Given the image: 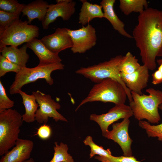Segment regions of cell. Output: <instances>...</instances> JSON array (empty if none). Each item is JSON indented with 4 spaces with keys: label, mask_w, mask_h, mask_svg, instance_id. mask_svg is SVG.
Returning a JSON list of instances; mask_svg holds the SVG:
<instances>
[{
    "label": "cell",
    "mask_w": 162,
    "mask_h": 162,
    "mask_svg": "<svg viewBox=\"0 0 162 162\" xmlns=\"http://www.w3.org/2000/svg\"><path fill=\"white\" fill-rule=\"evenodd\" d=\"M83 142L85 145L89 146L90 147V158H92L96 154L106 157H110L112 155L110 149L105 150L102 146L96 145L93 142L91 136H87L83 140Z\"/></svg>",
    "instance_id": "cell-26"
},
{
    "label": "cell",
    "mask_w": 162,
    "mask_h": 162,
    "mask_svg": "<svg viewBox=\"0 0 162 162\" xmlns=\"http://www.w3.org/2000/svg\"><path fill=\"white\" fill-rule=\"evenodd\" d=\"M127 98L126 91L121 83L111 78L105 79L94 85L75 111L82 105L89 102L100 101L112 102L115 104H124Z\"/></svg>",
    "instance_id": "cell-4"
},
{
    "label": "cell",
    "mask_w": 162,
    "mask_h": 162,
    "mask_svg": "<svg viewBox=\"0 0 162 162\" xmlns=\"http://www.w3.org/2000/svg\"><path fill=\"white\" fill-rule=\"evenodd\" d=\"M14 104V102L7 96L5 89L0 80V113L11 109Z\"/></svg>",
    "instance_id": "cell-30"
},
{
    "label": "cell",
    "mask_w": 162,
    "mask_h": 162,
    "mask_svg": "<svg viewBox=\"0 0 162 162\" xmlns=\"http://www.w3.org/2000/svg\"><path fill=\"white\" fill-rule=\"evenodd\" d=\"M101 162H108V161H102Z\"/></svg>",
    "instance_id": "cell-36"
},
{
    "label": "cell",
    "mask_w": 162,
    "mask_h": 162,
    "mask_svg": "<svg viewBox=\"0 0 162 162\" xmlns=\"http://www.w3.org/2000/svg\"><path fill=\"white\" fill-rule=\"evenodd\" d=\"M51 134V130L50 127L44 124L41 126L38 129L36 134L41 139L46 140L49 138Z\"/></svg>",
    "instance_id": "cell-32"
},
{
    "label": "cell",
    "mask_w": 162,
    "mask_h": 162,
    "mask_svg": "<svg viewBox=\"0 0 162 162\" xmlns=\"http://www.w3.org/2000/svg\"><path fill=\"white\" fill-rule=\"evenodd\" d=\"M80 1L82 4L79 14V23L84 26L95 18H104L102 8L100 5L91 3L86 0Z\"/></svg>",
    "instance_id": "cell-20"
},
{
    "label": "cell",
    "mask_w": 162,
    "mask_h": 162,
    "mask_svg": "<svg viewBox=\"0 0 162 162\" xmlns=\"http://www.w3.org/2000/svg\"><path fill=\"white\" fill-rule=\"evenodd\" d=\"M146 0H120L119 7L124 14L128 15L133 12H142L148 8Z\"/></svg>",
    "instance_id": "cell-22"
},
{
    "label": "cell",
    "mask_w": 162,
    "mask_h": 162,
    "mask_svg": "<svg viewBox=\"0 0 162 162\" xmlns=\"http://www.w3.org/2000/svg\"><path fill=\"white\" fill-rule=\"evenodd\" d=\"M158 108L162 111V104ZM139 126L145 130L148 137H157L158 140L162 141V123L159 124L151 125L147 121H139Z\"/></svg>",
    "instance_id": "cell-25"
},
{
    "label": "cell",
    "mask_w": 162,
    "mask_h": 162,
    "mask_svg": "<svg viewBox=\"0 0 162 162\" xmlns=\"http://www.w3.org/2000/svg\"><path fill=\"white\" fill-rule=\"evenodd\" d=\"M156 62L159 65L158 70L162 74V58L157 60Z\"/></svg>",
    "instance_id": "cell-34"
},
{
    "label": "cell",
    "mask_w": 162,
    "mask_h": 162,
    "mask_svg": "<svg viewBox=\"0 0 162 162\" xmlns=\"http://www.w3.org/2000/svg\"><path fill=\"white\" fill-rule=\"evenodd\" d=\"M24 162H34L33 159L32 158H30L29 159L27 160Z\"/></svg>",
    "instance_id": "cell-35"
},
{
    "label": "cell",
    "mask_w": 162,
    "mask_h": 162,
    "mask_svg": "<svg viewBox=\"0 0 162 162\" xmlns=\"http://www.w3.org/2000/svg\"><path fill=\"white\" fill-rule=\"evenodd\" d=\"M27 48L26 44L20 48L14 46H5L0 50V52L2 56L23 68L26 67V64L29 57L26 52Z\"/></svg>",
    "instance_id": "cell-19"
},
{
    "label": "cell",
    "mask_w": 162,
    "mask_h": 162,
    "mask_svg": "<svg viewBox=\"0 0 162 162\" xmlns=\"http://www.w3.org/2000/svg\"><path fill=\"white\" fill-rule=\"evenodd\" d=\"M130 123L129 118H125L120 122L113 123L112 130H109L104 136L117 143L125 156H132V155L131 147L133 141L128 132Z\"/></svg>",
    "instance_id": "cell-11"
},
{
    "label": "cell",
    "mask_w": 162,
    "mask_h": 162,
    "mask_svg": "<svg viewBox=\"0 0 162 162\" xmlns=\"http://www.w3.org/2000/svg\"><path fill=\"white\" fill-rule=\"evenodd\" d=\"M152 83L154 85L162 83V74L158 70L152 74Z\"/></svg>",
    "instance_id": "cell-33"
},
{
    "label": "cell",
    "mask_w": 162,
    "mask_h": 162,
    "mask_svg": "<svg viewBox=\"0 0 162 162\" xmlns=\"http://www.w3.org/2000/svg\"><path fill=\"white\" fill-rule=\"evenodd\" d=\"M27 46L32 50L39 59L38 65H44L61 62L58 54L49 50L40 40L35 38L27 43Z\"/></svg>",
    "instance_id": "cell-16"
},
{
    "label": "cell",
    "mask_w": 162,
    "mask_h": 162,
    "mask_svg": "<svg viewBox=\"0 0 162 162\" xmlns=\"http://www.w3.org/2000/svg\"><path fill=\"white\" fill-rule=\"evenodd\" d=\"M20 15L0 10V32L6 29L16 20Z\"/></svg>",
    "instance_id": "cell-28"
},
{
    "label": "cell",
    "mask_w": 162,
    "mask_h": 162,
    "mask_svg": "<svg viewBox=\"0 0 162 162\" xmlns=\"http://www.w3.org/2000/svg\"><path fill=\"white\" fill-rule=\"evenodd\" d=\"M141 65L138 60L130 52L124 56L120 66V73L125 74L132 73L136 70Z\"/></svg>",
    "instance_id": "cell-24"
},
{
    "label": "cell",
    "mask_w": 162,
    "mask_h": 162,
    "mask_svg": "<svg viewBox=\"0 0 162 162\" xmlns=\"http://www.w3.org/2000/svg\"><path fill=\"white\" fill-rule=\"evenodd\" d=\"M53 156L49 162H74L72 157L68 152V148L66 144L61 142H54Z\"/></svg>",
    "instance_id": "cell-23"
},
{
    "label": "cell",
    "mask_w": 162,
    "mask_h": 162,
    "mask_svg": "<svg viewBox=\"0 0 162 162\" xmlns=\"http://www.w3.org/2000/svg\"><path fill=\"white\" fill-rule=\"evenodd\" d=\"M132 37L143 65L155 69L156 57H162V10L148 8L139 14Z\"/></svg>",
    "instance_id": "cell-1"
},
{
    "label": "cell",
    "mask_w": 162,
    "mask_h": 162,
    "mask_svg": "<svg viewBox=\"0 0 162 162\" xmlns=\"http://www.w3.org/2000/svg\"><path fill=\"white\" fill-rule=\"evenodd\" d=\"M133 116L130 106L125 104H116L106 113L91 114L90 119L97 122L100 126L102 135L104 136L109 131V126L121 118H129Z\"/></svg>",
    "instance_id": "cell-10"
},
{
    "label": "cell",
    "mask_w": 162,
    "mask_h": 162,
    "mask_svg": "<svg viewBox=\"0 0 162 162\" xmlns=\"http://www.w3.org/2000/svg\"><path fill=\"white\" fill-rule=\"evenodd\" d=\"M148 95H140L131 91L132 100L129 102L133 115L138 120L145 119L152 124H158L160 120L158 109L162 104V91L152 88H147Z\"/></svg>",
    "instance_id": "cell-2"
},
{
    "label": "cell",
    "mask_w": 162,
    "mask_h": 162,
    "mask_svg": "<svg viewBox=\"0 0 162 162\" xmlns=\"http://www.w3.org/2000/svg\"><path fill=\"white\" fill-rule=\"evenodd\" d=\"M18 94L22 97L25 108V113L22 116L23 121L28 123L33 122L35 120V114L38 106L35 96L32 94H28L21 89L19 91Z\"/></svg>",
    "instance_id": "cell-21"
},
{
    "label": "cell",
    "mask_w": 162,
    "mask_h": 162,
    "mask_svg": "<svg viewBox=\"0 0 162 162\" xmlns=\"http://www.w3.org/2000/svg\"><path fill=\"white\" fill-rule=\"evenodd\" d=\"M40 40L49 50L57 54L63 50L71 48L73 46L66 28H58L53 33L44 36Z\"/></svg>",
    "instance_id": "cell-13"
},
{
    "label": "cell",
    "mask_w": 162,
    "mask_h": 162,
    "mask_svg": "<svg viewBox=\"0 0 162 162\" xmlns=\"http://www.w3.org/2000/svg\"><path fill=\"white\" fill-rule=\"evenodd\" d=\"M49 4L43 0H36L26 4L22 12L27 17L29 24L35 19L42 22L45 19Z\"/></svg>",
    "instance_id": "cell-18"
},
{
    "label": "cell",
    "mask_w": 162,
    "mask_h": 162,
    "mask_svg": "<svg viewBox=\"0 0 162 162\" xmlns=\"http://www.w3.org/2000/svg\"><path fill=\"white\" fill-rule=\"evenodd\" d=\"M39 35L38 26L29 24L27 21L18 19L0 32V50L7 45L17 47L38 38Z\"/></svg>",
    "instance_id": "cell-7"
},
{
    "label": "cell",
    "mask_w": 162,
    "mask_h": 162,
    "mask_svg": "<svg viewBox=\"0 0 162 162\" xmlns=\"http://www.w3.org/2000/svg\"><path fill=\"white\" fill-rule=\"evenodd\" d=\"M23 121L22 116L16 110L0 113V156L15 146Z\"/></svg>",
    "instance_id": "cell-5"
},
{
    "label": "cell",
    "mask_w": 162,
    "mask_h": 162,
    "mask_svg": "<svg viewBox=\"0 0 162 162\" xmlns=\"http://www.w3.org/2000/svg\"><path fill=\"white\" fill-rule=\"evenodd\" d=\"M33 147L32 141L19 138L12 149L2 156L0 162H24L30 158Z\"/></svg>",
    "instance_id": "cell-15"
},
{
    "label": "cell",
    "mask_w": 162,
    "mask_h": 162,
    "mask_svg": "<svg viewBox=\"0 0 162 162\" xmlns=\"http://www.w3.org/2000/svg\"><path fill=\"white\" fill-rule=\"evenodd\" d=\"M26 4H20L16 0H0V9L20 15Z\"/></svg>",
    "instance_id": "cell-27"
},
{
    "label": "cell",
    "mask_w": 162,
    "mask_h": 162,
    "mask_svg": "<svg viewBox=\"0 0 162 162\" xmlns=\"http://www.w3.org/2000/svg\"><path fill=\"white\" fill-rule=\"evenodd\" d=\"M73 46L71 50L74 53H82L94 47L96 44L97 37L95 28L89 24L86 26L76 30L68 28Z\"/></svg>",
    "instance_id": "cell-9"
},
{
    "label": "cell",
    "mask_w": 162,
    "mask_h": 162,
    "mask_svg": "<svg viewBox=\"0 0 162 162\" xmlns=\"http://www.w3.org/2000/svg\"><path fill=\"white\" fill-rule=\"evenodd\" d=\"M115 0H103L100 5L103 10L104 18L107 19L114 29L121 35L128 38H133L125 30L124 24L118 17L113 8Z\"/></svg>",
    "instance_id": "cell-17"
},
{
    "label": "cell",
    "mask_w": 162,
    "mask_h": 162,
    "mask_svg": "<svg viewBox=\"0 0 162 162\" xmlns=\"http://www.w3.org/2000/svg\"><path fill=\"white\" fill-rule=\"evenodd\" d=\"M64 67V65L60 62L47 65H38L32 68H22L15 75L14 81L10 87V94L12 95L18 93L19 91L24 86L39 79H44L47 83L52 85L54 83L51 77L52 73L56 70H63Z\"/></svg>",
    "instance_id": "cell-6"
},
{
    "label": "cell",
    "mask_w": 162,
    "mask_h": 162,
    "mask_svg": "<svg viewBox=\"0 0 162 162\" xmlns=\"http://www.w3.org/2000/svg\"><path fill=\"white\" fill-rule=\"evenodd\" d=\"M122 80L126 87L131 91L140 95L148 85L149 74V70L143 65L134 72L129 74L120 73Z\"/></svg>",
    "instance_id": "cell-14"
},
{
    "label": "cell",
    "mask_w": 162,
    "mask_h": 162,
    "mask_svg": "<svg viewBox=\"0 0 162 162\" xmlns=\"http://www.w3.org/2000/svg\"><path fill=\"white\" fill-rule=\"evenodd\" d=\"M39 108L37 110L35 120L38 123H46L49 117L52 118L56 122L61 121L67 122V119L57 111L61 105L55 101L49 94H46L38 90L33 92Z\"/></svg>",
    "instance_id": "cell-8"
},
{
    "label": "cell",
    "mask_w": 162,
    "mask_h": 162,
    "mask_svg": "<svg viewBox=\"0 0 162 162\" xmlns=\"http://www.w3.org/2000/svg\"><path fill=\"white\" fill-rule=\"evenodd\" d=\"M123 58L122 55H118L97 64L81 67L75 72L96 83L106 78H111L118 82L124 87L130 102L132 100L131 91L126 87L120 75V66Z\"/></svg>",
    "instance_id": "cell-3"
},
{
    "label": "cell",
    "mask_w": 162,
    "mask_h": 162,
    "mask_svg": "<svg viewBox=\"0 0 162 162\" xmlns=\"http://www.w3.org/2000/svg\"><path fill=\"white\" fill-rule=\"evenodd\" d=\"M21 68L10 61L6 58L0 56V77L3 76L8 72H13L18 73Z\"/></svg>",
    "instance_id": "cell-29"
},
{
    "label": "cell",
    "mask_w": 162,
    "mask_h": 162,
    "mask_svg": "<svg viewBox=\"0 0 162 162\" xmlns=\"http://www.w3.org/2000/svg\"><path fill=\"white\" fill-rule=\"evenodd\" d=\"M62 2L49 5L45 19L42 22L43 28L47 29L49 25L59 17L64 21L69 20L75 12L76 2L72 0H62Z\"/></svg>",
    "instance_id": "cell-12"
},
{
    "label": "cell",
    "mask_w": 162,
    "mask_h": 162,
    "mask_svg": "<svg viewBox=\"0 0 162 162\" xmlns=\"http://www.w3.org/2000/svg\"><path fill=\"white\" fill-rule=\"evenodd\" d=\"M94 158L101 161H105L109 162H140V161L137 160L133 156L115 157L112 155L110 157H106L98 156H95Z\"/></svg>",
    "instance_id": "cell-31"
}]
</instances>
